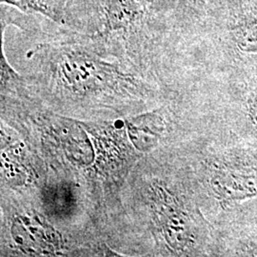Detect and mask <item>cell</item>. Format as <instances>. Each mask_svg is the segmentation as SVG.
<instances>
[{
    "label": "cell",
    "instance_id": "cell-1",
    "mask_svg": "<svg viewBox=\"0 0 257 257\" xmlns=\"http://www.w3.org/2000/svg\"><path fill=\"white\" fill-rule=\"evenodd\" d=\"M197 24L212 28L238 55L257 56V0H210Z\"/></svg>",
    "mask_w": 257,
    "mask_h": 257
},
{
    "label": "cell",
    "instance_id": "cell-2",
    "mask_svg": "<svg viewBox=\"0 0 257 257\" xmlns=\"http://www.w3.org/2000/svg\"><path fill=\"white\" fill-rule=\"evenodd\" d=\"M213 191L226 203L245 200L257 196V167L241 162L225 164L212 177Z\"/></svg>",
    "mask_w": 257,
    "mask_h": 257
},
{
    "label": "cell",
    "instance_id": "cell-3",
    "mask_svg": "<svg viewBox=\"0 0 257 257\" xmlns=\"http://www.w3.org/2000/svg\"><path fill=\"white\" fill-rule=\"evenodd\" d=\"M2 4L17 8L27 15H38L54 21L56 24L66 22L63 11L48 0H0Z\"/></svg>",
    "mask_w": 257,
    "mask_h": 257
},
{
    "label": "cell",
    "instance_id": "cell-4",
    "mask_svg": "<svg viewBox=\"0 0 257 257\" xmlns=\"http://www.w3.org/2000/svg\"><path fill=\"white\" fill-rule=\"evenodd\" d=\"M209 1L210 0H178L174 16V25L178 27L196 25L202 18Z\"/></svg>",
    "mask_w": 257,
    "mask_h": 257
},
{
    "label": "cell",
    "instance_id": "cell-5",
    "mask_svg": "<svg viewBox=\"0 0 257 257\" xmlns=\"http://www.w3.org/2000/svg\"><path fill=\"white\" fill-rule=\"evenodd\" d=\"M248 115L257 126V94H253L248 100Z\"/></svg>",
    "mask_w": 257,
    "mask_h": 257
}]
</instances>
